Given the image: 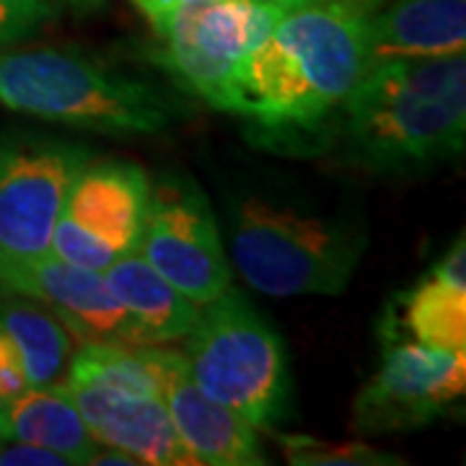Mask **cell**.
<instances>
[{"label": "cell", "instance_id": "18", "mask_svg": "<svg viewBox=\"0 0 466 466\" xmlns=\"http://www.w3.org/2000/svg\"><path fill=\"white\" fill-rule=\"evenodd\" d=\"M182 360L179 352L156 350V345H133L116 339H86L76 352L67 381L99 383L125 394L161 397L168 373Z\"/></svg>", "mask_w": 466, "mask_h": 466}, {"label": "cell", "instance_id": "23", "mask_svg": "<svg viewBox=\"0 0 466 466\" xmlns=\"http://www.w3.org/2000/svg\"><path fill=\"white\" fill-rule=\"evenodd\" d=\"M0 466H70L66 456L50 449H42L36 443L8 438L0 449Z\"/></svg>", "mask_w": 466, "mask_h": 466}, {"label": "cell", "instance_id": "7", "mask_svg": "<svg viewBox=\"0 0 466 466\" xmlns=\"http://www.w3.org/2000/svg\"><path fill=\"white\" fill-rule=\"evenodd\" d=\"M148 195V177L135 164H86L55 223L52 254L104 272L116 257L137 249Z\"/></svg>", "mask_w": 466, "mask_h": 466}, {"label": "cell", "instance_id": "22", "mask_svg": "<svg viewBox=\"0 0 466 466\" xmlns=\"http://www.w3.org/2000/svg\"><path fill=\"white\" fill-rule=\"evenodd\" d=\"M26 389H29V381H26L21 355H18L14 339L0 329V407L16 400Z\"/></svg>", "mask_w": 466, "mask_h": 466}, {"label": "cell", "instance_id": "19", "mask_svg": "<svg viewBox=\"0 0 466 466\" xmlns=\"http://www.w3.org/2000/svg\"><path fill=\"white\" fill-rule=\"evenodd\" d=\"M0 329L14 339L29 386L57 381L70 352V337L60 319L36 300L0 299Z\"/></svg>", "mask_w": 466, "mask_h": 466}, {"label": "cell", "instance_id": "20", "mask_svg": "<svg viewBox=\"0 0 466 466\" xmlns=\"http://www.w3.org/2000/svg\"><path fill=\"white\" fill-rule=\"evenodd\" d=\"M285 459L296 466H394L401 464L397 453L379 451L368 443H329L309 435H283Z\"/></svg>", "mask_w": 466, "mask_h": 466}, {"label": "cell", "instance_id": "5", "mask_svg": "<svg viewBox=\"0 0 466 466\" xmlns=\"http://www.w3.org/2000/svg\"><path fill=\"white\" fill-rule=\"evenodd\" d=\"M200 309L184 352L192 381L254 428H275L290 401L283 339L231 285Z\"/></svg>", "mask_w": 466, "mask_h": 466}, {"label": "cell", "instance_id": "6", "mask_svg": "<svg viewBox=\"0 0 466 466\" xmlns=\"http://www.w3.org/2000/svg\"><path fill=\"white\" fill-rule=\"evenodd\" d=\"M285 8L275 0H205L153 21L158 60L195 96L244 115V67L278 26Z\"/></svg>", "mask_w": 466, "mask_h": 466}, {"label": "cell", "instance_id": "28", "mask_svg": "<svg viewBox=\"0 0 466 466\" xmlns=\"http://www.w3.org/2000/svg\"><path fill=\"white\" fill-rule=\"evenodd\" d=\"M3 293H5V290H3V288H0V296H3Z\"/></svg>", "mask_w": 466, "mask_h": 466}, {"label": "cell", "instance_id": "26", "mask_svg": "<svg viewBox=\"0 0 466 466\" xmlns=\"http://www.w3.org/2000/svg\"><path fill=\"white\" fill-rule=\"evenodd\" d=\"M275 3H278V5H283L285 11H288V8H293V5H300V3H309V0H275Z\"/></svg>", "mask_w": 466, "mask_h": 466}, {"label": "cell", "instance_id": "3", "mask_svg": "<svg viewBox=\"0 0 466 466\" xmlns=\"http://www.w3.org/2000/svg\"><path fill=\"white\" fill-rule=\"evenodd\" d=\"M228 244L233 267L259 293L337 296L355 275L366 233L339 218L249 195L233 205Z\"/></svg>", "mask_w": 466, "mask_h": 466}, {"label": "cell", "instance_id": "27", "mask_svg": "<svg viewBox=\"0 0 466 466\" xmlns=\"http://www.w3.org/2000/svg\"><path fill=\"white\" fill-rule=\"evenodd\" d=\"M8 441V433H5V428H3V420H0V449H3V443Z\"/></svg>", "mask_w": 466, "mask_h": 466}, {"label": "cell", "instance_id": "17", "mask_svg": "<svg viewBox=\"0 0 466 466\" xmlns=\"http://www.w3.org/2000/svg\"><path fill=\"white\" fill-rule=\"evenodd\" d=\"M0 420L8 438L55 451L66 456L67 464H91L101 449L66 383L29 386L0 407Z\"/></svg>", "mask_w": 466, "mask_h": 466}, {"label": "cell", "instance_id": "8", "mask_svg": "<svg viewBox=\"0 0 466 466\" xmlns=\"http://www.w3.org/2000/svg\"><path fill=\"white\" fill-rule=\"evenodd\" d=\"M137 251L198 306L231 285L233 272L216 216L195 184L164 179L150 187Z\"/></svg>", "mask_w": 466, "mask_h": 466}, {"label": "cell", "instance_id": "13", "mask_svg": "<svg viewBox=\"0 0 466 466\" xmlns=\"http://www.w3.org/2000/svg\"><path fill=\"white\" fill-rule=\"evenodd\" d=\"M164 401L182 443L198 464L262 466L267 464L257 428L231 407L210 400L192 381L187 360L174 366L164 386Z\"/></svg>", "mask_w": 466, "mask_h": 466}, {"label": "cell", "instance_id": "10", "mask_svg": "<svg viewBox=\"0 0 466 466\" xmlns=\"http://www.w3.org/2000/svg\"><path fill=\"white\" fill-rule=\"evenodd\" d=\"M466 391V350L389 339L381 366L352 404L358 433L415 431L441 417Z\"/></svg>", "mask_w": 466, "mask_h": 466}, {"label": "cell", "instance_id": "12", "mask_svg": "<svg viewBox=\"0 0 466 466\" xmlns=\"http://www.w3.org/2000/svg\"><path fill=\"white\" fill-rule=\"evenodd\" d=\"M66 386L101 446L125 451L137 464H198L177 433L161 397L125 394L86 381H66Z\"/></svg>", "mask_w": 466, "mask_h": 466}, {"label": "cell", "instance_id": "25", "mask_svg": "<svg viewBox=\"0 0 466 466\" xmlns=\"http://www.w3.org/2000/svg\"><path fill=\"white\" fill-rule=\"evenodd\" d=\"M45 3L55 5L57 11L67 8V11H76V14H91V11H99L106 0H45Z\"/></svg>", "mask_w": 466, "mask_h": 466}, {"label": "cell", "instance_id": "14", "mask_svg": "<svg viewBox=\"0 0 466 466\" xmlns=\"http://www.w3.org/2000/svg\"><path fill=\"white\" fill-rule=\"evenodd\" d=\"M466 50V0H391L368 16L370 66Z\"/></svg>", "mask_w": 466, "mask_h": 466}, {"label": "cell", "instance_id": "24", "mask_svg": "<svg viewBox=\"0 0 466 466\" xmlns=\"http://www.w3.org/2000/svg\"><path fill=\"white\" fill-rule=\"evenodd\" d=\"M133 3L148 16L150 24H153V21L164 18L174 8H179V5H187V3H205V0H133Z\"/></svg>", "mask_w": 466, "mask_h": 466}, {"label": "cell", "instance_id": "21", "mask_svg": "<svg viewBox=\"0 0 466 466\" xmlns=\"http://www.w3.org/2000/svg\"><path fill=\"white\" fill-rule=\"evenodd\" d=\"M57 14L60 11L45 0H0V50L32 36Z\"/></svg>", "mask_w": 466, "mask_h": 466}, {"label": "cell", "instance_id": "1", "mask_svg": "<svg viewBox=\"0 0 466 466\" xmlns=\"http://www.w3.org/2000/svg\"><path fill=\"white\" fill-rule=\"evenodd\" d=\"M383 0L293 5L244 67V116L265 130H314L339 115L370 67L368 16Z\"/></svg>", "mask_w": 466, "mask_h": 466}, {"label": "cell", "instance_id": "2", "mask_svg": "<svg viewBox=\"0 0 466 466\" xmlns=\"http://www.w3.org/2000/svg\"><path fill=\"white\" fill-rule=\"evenodd\" d=\"M355 164L404 171L453 158L466 140V57L386 60L368 67L342 109Z\"/></svg>", "mask_w": 466, "mask_h": 466}, {"label": "cell", "instance_id": "15", "mask_svg": "<svg viewBox=\"0 0 466 466\" xmlns=\"http://www.w3.org/2000/svg\"><path fill=\"white\" fill-rule=\"evenodd\" d=\"M389 317V339H412L438 350H466L464 236H459L428 278L397 299V309Z\"/></svg>", "mask_w": 466, "mask_h": 466}, {"label": "cell", "instance_id": "4", "mask_svg": "<svg viewBox=\"0 0 466 466\" xmlns=\"http://www.w3.org/2000/svg\"><path fill=\"white\" fill-rule=\"evenodd\" d=\"M0 106L101 135L167 127L164 99L135 78L66 50H0Z\"/></svg>", "mask_w": 466, "mask_h": 466}, {"label": "cell", "instance_id": "9", "mask_svg": "<svg viewBox=\"0 0 466 466\" xmlns=\"http://www.w3.org/2000/svg\"><path fill=\"white\" fill-rule=\"evenodd\" d=\"M88 164L73 143L0 140V265L52 251V231L67 189Z\"/></svg>", "mask_w": 466, "mask_h": 466}, {"label": "cell", "instance_id": "16", "mask_svg": "<svg viewBox=\"0 0 466 466\" xmlns=\"http://www.w3.org/2000/svg\"><path fill=\"white\" fill-rule=\"evenodd\" d=\"M104 280L130 319L133 345H167L195 327L200 306L161 278L137 249L116 257L104 269Z\"/></svg>", "mask_w": 466, "mask_h": 466}, {"label": "cell", "instance_id": "11", "mask_svg": "<svg viewBox=\"0 0 466 466\" xmlns=\"http://www.w3.org/2000/svg\"><path fill=\"white\" fill-rule=\"evenodd\" d=\"M0 288L36 300L66 324L67 332L81 334L84 339L130 342L127 311L115 299L104 272L66 262L50 251L34 259L3 262Z\"/></svg>", "mask_w": 466, "mask_h": 466}]
</instances>
